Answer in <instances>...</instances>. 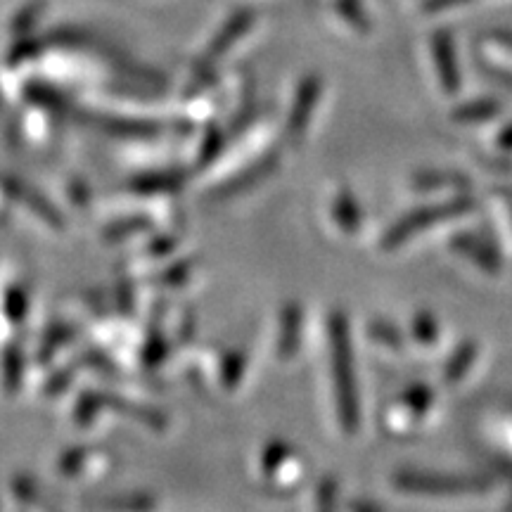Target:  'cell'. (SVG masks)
Listing matches in <instances>:
<instances>
[{
	"label": "cell",
	"instance_id": "6da1fadb",
	"mask_svg": "<svg viewBox=\"0 0 512 512\" xmlns=\"http://www.w3.org/2000/svg\"><path fill=\"white\" fill-rule=\"evenodd\" d=\"M330 358L337 420L344 432L356 434L358 427H361V408H358V384L354 349H351V332L344 313H335L330 318Z\"/></svg>",
	"mask_w": 512,
	"mask_h": 512
},
{
	"label": "cell",
	"instance_id": "7a4b0ae2",
	"mask_svg": "<svg viewBox=\"0 0 512 512\" xmlns=\"http://www.w3.org/2000/svg\"><path fill=\"white\" fill-rule=\"evenodd\" d=\"M475 207V202L465 195H456L453 200H446L441 204H434V207H425L413 211V214L403 216L401 221H396L392 228L387 230V235L382 238V249L392 252V249H399L401 245H406L408 240L418 238V235L427 233L434 223H448V221H458L467 216Z\"/></svg>",
	"mask_w": 512,
	"mask_h": 512
},
{
	"label": "cell",
	"instance_id": "3957f363",
	"mask_svg": "<svg viewBox=\"0 0 512 512\" xmlns=\"http://www.w3.org/2000/svg\"><path fill=\"white\" fill-rule=\"evenodd\" d=\"M434 406V392L427 384H413L384 413V427L392 434H408L425 422Z\"/></svg>",
	"mask_w": 512,
	"mask_h": 512
},
{
	"label": "cell",
	"instance_id": "277c9868",
	"mask_svg": "<svg viewBox=\"0 0 512 512\" xmlns=\"http://www.w3.org/2000/svg\"><path fill=\"white\" fill-rule=\"evenodd\" d=\"M396 486L408 494L420 496H472L477 491L489 489V484L467 477H434L420 472H403L396 477Z\"/></svg>",
	"mask_w": 512,
	"mask_h": 512
},
{
	"label": "cell",
	"instance_id": "5b68a950",
	"mask_svg": "<svg viewBox=\"0 0 512 512\" xmlns=\"http://www.w3.org/2000/svg\"><path fill=\"white\" fill-rule=\"evenodd\" d=\"M451 252L458 254L460 259L467 261V264H472L479 273L484 275H498L503 268L501 252H498L491 242L479 238V235L458 233L456 238L451 240Z\"/></svg>",
	"mask_w": 512,
	"mask_h": 512
},
{
	"label": "cell",
	"instance_id": "8992f818",
	"mask_svg": "<svg viewBox=\"0 0 512 512\" xmlns=\"http://www.w3.org/2000/svg\"><path fill=\"white\" fill-rule=\"evenodd\" d=\"M320 93H323V81L318 76H309V79L302 81L297 95H294V105H292V114L290 121H287V133L292 138H302L309 128L313 112H316Z\"/></svg>",
	"mask_w": 512,
	"mask_h": 512
},
{
	"label": "cell",
	"instance_id": "52a82bcc",
	"mask_svg": "<svg viewBox=\"0 0 512 512\" xmlns=\"http://www.w3.org/2000/svg\"><path fill=\"white\" fill-rule=\"evenodd\" d=\"M330 219L339 233L347 235V238H356L366 226V211L358 204L354 192L349 188H339L330 202Z\"/></svg>",
	"mask_w": 512,
	"mask_h": 512
},
{
	"label": "cell",
	"instance_id": "ba28073f",
	"mask_svg": "<svg viewBox=\"0 0 512 512\" xmlns=\"http://www.w3.org/2000/svg\"><path fill=\"white\" fill-rule=\"evenodd\" d=\"M432 62H434V72H437L441 93H446L448 98L458 95V91H460V69H458L456 53H453V46H451V41H448L446 34L434 36Z\"/></svg>",
	"mask_w": 512,
	"mask_h": 512
},
{
	"label": "cell",
	"instance_id": "9c48e42d",
	"mask_svg": "<svg viewBox=\"0 0 512 512\" xmlns=\"http://www.w3.org/2000/svg\"><path fill=\"white\" fill-rule=\"evenodd\" d=\"M479 361V344L477 342H465L453 351L451 358L444 366V384L448 387H458L460 382H465V377L472 373V368Z\"/></svg>",
	"mask_w": 512,
	"mask_h": 512
},
{
	"label": "cell",
	"instance_id": "30bf717a",
	"mask_svg": "<svg viewBox=\"0 0 512 512\" xmlns=\"http://www.w3.org/2000/svg\"><path fill=\"white\" fill-rule=\"evenodd\" d=\"M302 309L290 304L280 316V335H278V354L280 358H292L299 351V339H302Z\"/></svg>",
	"mask_w": 512,
	"mask_h": 512
},
{
	"label": "cell",
	"instance_id": "8fae6325",
	"mask_svg": "<svg viewBox=\"0 0 512 512\" xmlns=\"http://www.w3.org/2000/svg\"><path fill=\"white\" fill-rule=\"evenodd\" d=\"M470 188V181L460 174H451V171H427V174L413 176V190L415 192H465Z\"/></svg>",
	"mask_w": 512,
	"mask_h": 512
},
{
	"label": "cell",
	"instance_id": "7c38bea8",
	"mask_svg": "<svg viewBox=\"0 0 512 512\" xmlns=\"http://www.w3.org/2000/svg\"><path fill=\"white\" fill-rule=\"evenodd\" d=\"M411 342L422 351H434L441 344V328L439 320L432 313L420 311L411 320Z\"/></svg>",
	"mask_w": 512,
	"mask_h": 512
},
{
	"label": "cell",
	"instance_id": "4fadbf2b",
	"mask_svg": "<svg viewBox=\"0 0 512 512\" xmlns=\"http://www.w3.org/2000/svg\"><path fill=\"white\" fill-rule=\"evenodd\" d=\"M368 339L387 354H403V349H406V337L389 320H373L368 325Z\"/></svg>",
	"mask_w": 512,
	"mask_h": 512
},
{
	"label": "cell",
	"instance_id": "5bb4252c",
	"mask_svg": "<svg viewBox=\"0 0 512 512\" xmlns=\"http://www.w3.org/2000/svg\"><path fill=\"white\" fill-rule=\"evenodd\" d=\"M498 114H501V102L477 100V102H467V105L453 112V121L460 126H477V124H486V121H494Z\"/></svg>",
	"mask_w": 512,
	"mask_h": 512
},
{
	"label": "cell",
	"instance_id": "9a60e30c",
	"mask_svg": "<svg viewBox=\"0 0 512 512\" xmlns=\"http://www.w3.org/2000/svg\"><path fill=\"white\" fill-rule=\"evenodd\" d=\"M486 152H489L494 162H501V157L512 155V124H508L496 133L494 140L486 145Z\"/></svg>",
	"mask_w": 512,
	"mask_h": 512
},
{
	"label": "cell",
	"instance_id": "2e32d148",
	"mask_svg": "<svg viewBox=\"0 0 512 512\" xmlns=\"http://www.w3.org/2000/svg\"><path fill=\"white\" fill-rule=\"evenodd\" d=\"M245 363V354H240V351H235V354H230L226 358V368H223V384H226V387H235V384L240 382Z\"/></svg>",
	"mask_w": 512,
	"mask_h": 512
},
{
	"label": "cell",
	"instance_id": "e0dca14e",
	"mask_svg": "<svg viewBox=\"0 0 512 512\" xmlns=\"http://www.w3.org/2000/svg\"><path fill=\"white\" fill-rule=\"evenodd\" d=\"M496 209H498V214H501L505 238H508V242H512V197L501 195V192H498V195H496Z\"/></svg>",
	"mask_w": 512,
	"mask_h": 512
},
{
	"label": "cell",
	"instance_id": "ac0fdd59",
	"mask_svg": "<svg viewBox=\"0 0 512 512\" xmlns=\"http://www.w3.org/2000/svg\"><path fill=\"white\" fill-rule=\"evenodd\" d=\"M8 313L12 320L24 318V313H27V297H24L22 290H12L8 294Z\"/></svg>",
	"mask_w": 512,
	"mask_h": 512
},
{
	"label": "cell",
	"instance_id": "d6986e66",
	"mask_svg": "<svg viewBox=\"0 0 512 512\" xmlns=\"http://www.w3.org/2000/svg\"><path fill=\"white\" fill-rule=\"evenodd\" d=\"M136 185L143 192H152V190H169V185L174 188L176 181L171 176H152V178H140Z\"/></svg>",
	"mask_w": 512,
	"mask_h": 512
},
{
	"label": "cell",
	"instance_id": "ffe728a7",
	"mask_svg": "<svg viewBox=\"0 0 512 512\" xmlns=\"http://www.w3.org/2000/svg\"><path fill=\"white\" fill-rule=\"evenodd\" d=\"M335 494H337L335 479H325V482L318 486V505H323V508H332V503H335Z\"/></svg>",
	"mask_w": 512,
	"mask_h": 512
},
{
	"label": "cell",
	"instance_id": "44dd1931",
	"mask_svg": "<svg viewBox=\"0 0 512 512\" xmlns=\"http://www.w3.org/2000/svg\"><path fill=\"white\" fill-rule=\"evenodd\" d=\"M8 382L10 384H17V377L22 375V356H17V351H10L8 354Z\"/></svg>",
	"mask_w": 512,
	"mask_h": 512
}]
</instances>
